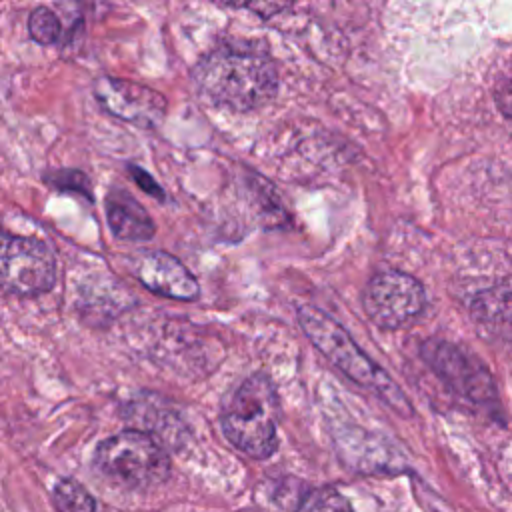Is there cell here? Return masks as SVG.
<instances>
[{
  "mask_svg": "<svg viewBox=\"0 0 512 512\" xmlns=\"http://www.w3.org/2000/svg\"><path fill=\"white\" fill-rule=\"evenodd\" d=\"M194 84L214 106L250 112L266 106L278 92V70L262 42L222 40L204 52L192 70Z\"/></svg>",
  "mask_w": 512,
  "mask_h": 512,
  "instance_id": "obj_1",
  "label": "cell"
},
{
  "mask_svg": "<svg viewBox=\"0 0 512 512\" xmlns=\"http://www.w3.org/2000/svg\"><path fill=\"white\" fill-rule=\"evenodd\" d=\"M296 318L312 346L348 380L376 394L400 416H410L412 406L396 380L374 362L350 336V332L324 310L312 304H298Z\"/></svg>",
  "mask_w": 512,
  "mask_h": 512,
  "instance_id": "obj_2",
  "label": "cell"
},
{
  "mask_svg": "<svg viewBox=\"0 0 512 512\" xmlns=\"http://www.w3.org/2000/svg\"><path fill=\"white\" fill-rule=\"evenodd\" d=\"M280 400L264 372L250 374L224 400L220 424L224 436L244 454L268 458L278 448Z\"/></svg>",
  "mask_w": 512,
  "mask_h": 512,
  "instance_id": "obj_3",
  "label": "cell"
},
{
  "mask_svg": "<svg viewBox=\"0 0 512 512\" xmlns=\"http://www.w3.org/2000/svg\"><path fill=\"white\" fill-rule=\"evenodd\" d=\"M94 462L104 476L130 488L154 486L170 470L164 444L140 430H124L100 442Z\"/></svg>",
  "mask_w": 512,
  "mask_h": 512,
  "instance_id": "obj_4",
  "label": "cell"
},
{
  "mask_svg": "<svg viewBox=\"0 0 512 512\" xmlns=\"http://www.w3.org/2000/svg\"><path fill=\"white\" fill-rule=\"evenodd\" d=\"M420 356L454 396L474 408L496 410V382L484 362L468 348L442 338H428L420 346Z\"/></svg>",
  "mask_w": 512,
  "mask_h": 512,
  "instance_id": "obj_5",
  "label": "cell"
},
{
  "mask_svg": "<svg viewBox=\"0 0 512 512\" xmlns=\"http://www.w3.org/2000/svg\"><path fill=\"white\" fill-rule=\"evenodd\" d=\"M56 284V256L34 236L0 232V290L32 298L50 292Z\"/></svg>",
  "mask_w": 512,
  "mask_h": 512,
  "instance_id": "obj_6",
  "label": "cell"
},
{
  "mask_svg": "<svg viewBox=\"0 0 512 512\" xmlns=\"http://www.w3.org/2000/svg\"><path fill=\"white\" fill-rule=\"evenodd\" d=\"M424 284L408 272L384 270L370 276L362 290V306L380 330L410 326L426 310Z\"/></svg>",
  "mask_w": 512,
  "mask_h": 512,
  "instance_id": "obj_7",
  "label": "cell"
},
{
  "mask_svg": "<svg viewBox=\"0 0 512 512\" xmlns=\"http://www.w3.org/2000/svg\"><path fill=\"white\" fill-rule=\"evenodd\" d=\"M92 94L106 114L142 128L158 126L168 110L162 92L126 78L98 76Z\"/></svg>",
  "mask_w": 512,
  "mask_h": 512,
  "instance_id": "obj_8",
  "label": "cell"
},
{
  "mask_svg": "<svg viewBox=\"0 0 512 512\" xmlns=\"http://www.w3.org/2000/svg\"><path fill=\"white\" fill-rule=\"evenodd\" d=\"M134 276L138 282L164 298L192 302L200 298V284L194 274L172 254L152 250L138 258Z\"/></svg>",
  "mask_w": 512,
  "mask_h": 512,
  "instance_id": "obj_9",
  "label": "cell"
},
{
  "mask_svg": "<svg viewBox=\"0 0 512 512\" xmlns=\"http://www.w3.org/2000/svg\"><path fill=\"white\" fill-rule=\"evenodd\" d=\"M110 232L124 242H146L156 234V224L146 208L124 188H112L104 200Z\"/></svg>",
  "mask_w": 512,
  "mask_h": 512,
  "instance_id": "obj_10",
  "label": "cell"
},
{
  "mask_svg": "<svg viewBox=\"0 0 512 512\" xmlns=\"http://www.w3.org/2000/svg\"><path fill=\"white\" fill-rule=\"evenodd\" d=\"M124 418L134 422L140 432L154 436L158 442H166L168 438H178L184 432V424L180 416L170 408V404L150 392H138L124 404Z\"/></svg>",
  "mask_w": 512,
  "mask_h": 512,
  "instance_id": "obj_11",
  "label": "cell"
},
{
  "mask_svg": "<svg viewBox=\"0 0 512 512\" xmlns=\"http://www.w3.org/2000/svg\"><path fill=\"white\" fill-rule=\"evenodd\" d=\"M470 308L478 322L512 332V278L478 292Z\"/></svg>",
  "mask_w": 512,
  "mask_h": 512,
  "instance_id": "obj_12",
  "label": "cell"
},
{
  "mask_svg": "<svg viewBox=\"0 0 512 512\" xmlns=\"http://www.w3.org/2000/svg\"><path fill=\"white\" fill-rule=\"evenodd\" d=\"M54 502L58 512H94L96 502L92 494L76 480H62L54 488Z\"/></svg>",
  "mask_w": 512,
  "mask_h": 512,
  "instance_id": "obj_13",
  "label": "cell"
},
{
  "mask_svg": "<svg viewBox=\"0 0 512 512\" xmlns=\"http://www.w3.org/2000/svg\"><path fill=\"white\" fill-rule=\"evenodd\" d=\"M62 26L54 10L48 6H36L28 16V34L42 46H52L60 38Z\"/></svg>",
  "mask_w": 512,
  "mask_h": 512,
  "instance_id": "obj_14",
  "label": "cell"
},
{
  "mask_svg": "<svg viewBox=\"0 0 512 512\" xmlns=\"http://www.w3.org/2000/svg\"><path fill=\"white\" fill-rule=\"evenodd\" d=\"M296 512H354V508L334 488H312L302 496Z\"/></svg>",
  "mask_w": 512,
  "mask_h": 512,
  "instance_id": "obj_15",
  "label": "cell"
},
{
  "mask_svg": "<svg viewBox=\"0 0 512 512\" xmlns=\"http://www.w3.org/2000/svg\"><path fill=\"white\" fill-rule=\"evenodd\" d=\"M44 182L60 192H74L86 200H94L90 178L82 170H76V168L52 170L44 176Z\"/></svg>",
  "mask_w": 512,
  "mask_h": 512,
  "instance_id": "obj_16",
  "label": "cell"
},
{
  "mask_svg": "<svg viewBox=\"0 0 512 512\" xmlns=\"http://www.w3.org/2000/svg\"><path fill=\"white\" fill-rule=\"evenodd\" d=\"M494 102L500 112L512 120V58L502 66L494 80Z\"/></svg>",
  "mask_w": 512,
  "mask_h": 512,
  "instance_id": "obj_17",
  "label": "cell"
},
{
  "mask_svg": "<svg viewBox=\"0 0 512 512\" xmlns=\"http://www.w3.org/2000/svg\"><path fill=\"white\" fill-rule=\"evenodd\" d=\"M128 172H130L132 180H134L146 194H150V196H154V198H158V200H166V194H164L162 186H160V184L156 182V178H154L150 172H146L142 166L128 164Z\"/></svg>",
  "mask_w": 512,
  "mask_h": 512,
  "instance_id": "obj_18",
  "label": "cell"
},
{
  "mask_svg": "<svg viewBox=\"0 0 512 512\" xmlns=\"http://www.w3.org/2000/svg\"><path fill=\"white\" fill-rule=\"evenodd\" d=\"M242 6H244V8H250V10H254V12H258L262 18H270L268 10L278 12V10L284 8L282 4H242Z\"/></svg>",
  "mask_w": 512,
  "mask_h": 512,
  "instance_id": "obj_19",
  "label": "cell"
}]
</instances>
